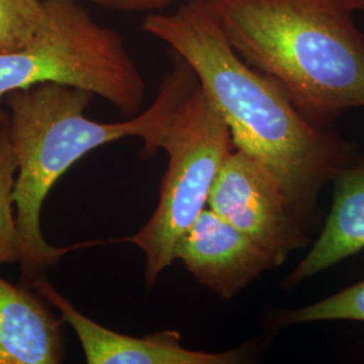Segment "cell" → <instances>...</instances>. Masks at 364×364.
Returning <instances> with one entry per match:
<instances>
[{
  "instance_id": "6da1fadb",
  "label": "cell",
  "mask_w": 364,
  "mask_h": 364,
  "mask_svg": "<svg viewBox=\"0 0 364 364\" xmlns=\"http://www.w3.org/2000/svg\"><path fill=\"white\" fill-rule=\"evenodd\" d=\"M144 30L192 68L231 131L235 147L273 173L309 225L323 186L358 156L355 144L313 124L277 81L242 60L208 0H186L173 14H151Z\"/></svg>"
},
{
  "instance_id": "7a4b0ae2",
  "label": "cell",
  "mask_w": 364,
  "mask_h": 364,
  "mask_svg": "<svg viewBox=\"0 0 364 364\" xmlns=\"http://www.w3.org/2000/svg\"><path fill=\"white\" fill-rule=\"evenodd\" d=\"M196 84L192 68L176 55V66L162 78L154 103L117 123L85 117L95 95L80 88L45 82L6 95V127L18 161L14 201L23 242L19 264L28 287L77 247H54L42 235L41 212L55 182L80 158L123 138H142V154L156 156V139Z\"/></svg>"
},
{
  "instance_id": "3957f363",
  "label": "cell",
  "mask_w": 364,
  "mask_h": 364,
  "mask_svg": "<svg viewBox=\"0 0 364 364\" xmlns=\"http://www.w3.org/2000/svg\"><path fill=\"white\" fill-rule=\"evenodd\" d=\"M242 60L329 127L364 107V34L344 0H208Z\"/></svg>"
},
{
  "instance_id": "277c9868",
  "label": "cell",
  "mask_w": 364,
  "mask_h": 364,
  "mask_svg": "<svg viewBox=\"0 0 364 364\" xmlns=\"http://www.w3.org/2000/svg\"><path fill=\"white\" fill-rule=\"evenodd\" d=\"M46 15L23 48L0 53L1 103L10 92L53 82L92 92L124 117L142 112L146 84L115 30L99 25L77 0H43Z\"/></svg>"
},
{
  "instance_id": "5b68a950",
  "label": "cell",
  "mask_w": 364,
  "mask_h": 364,
  "mask_svg": "<svg viewBox=\"0 0 364 364\" xmlns=\"http://www.w3.org/2000/svg\"><path fill=\"white\" fill-rule=\"evenodd\" d=\"M234 147L231 131L197 80L156 141V153L166 151L169 164L156 210L127 239L144 251L147 289L174 262L177 242L208 207L213 183Z\"/></svg>"
},
{
  "instance_id": "8992f818",
  "label": "cell",
  "mask_w": 364,
  "mask_h": 364,
  "mask_svg": "<svg viewBox=\"0 0 364 364\" xmlns=\"http://www.w3.org/2000/svg\"><path fill=\"white\" fill-rule=\"evenodd\" d=\"M208 208L263 248L275 266L308 245V224L282 185L255 156L236 149L213 183Z\"/></svg>"
},
{
  "instance_id": "52a82bcc",
  "label": "cell",
  "mask_w": 364,
  "mask_h": 364,
  "mask_svg": "<svg viewBox=\"0 0 364 364\" xmlns=\"http://www.w3.org/2000/svg\"><path fill=\"white\" fill-rule=\"evenodd\" d=\"M30 287L75 331L88 364H236L248 359L246 347L221 352L186 348L181 344L180 332L170 329L141 338L123 335L78 312L45 277Z\"/></svg>"
},
{
  "instance_id": "ba28073f",
  "label": "cell",
  "mask_w": 364,
  "mask_h": 364,
  "mask_svg": "<svg viewBox=\"0 0 364 364\" xmlns=\"http://www.w3.org/2000/svg\"><path fill=\"white\" fill-rule=\"evenodd\" d=\"M174 260H181L198 284L224 299H234L275 267L258 243L208 207L177 242Z\"/></svg>"
},
{
  "instance_id": "9c48e42d",
  "label": "cell",
  "mask_w": 364,
  "mask_h": 364,
  "mask_svg": "<svg viewBox=\"0 0 364 364\" xmlns=\"http://www.w3.org/2000/svg\"><path fill=\"white\" fill-rule=\"evenodd\" d=\"M332 182L333 201L324 228L287 277V287H296L364 250V156H356Z\"/></svg>"
},
{
  "instance_id": "30bf717a",
  "label": "cell",
  "mask_w": 364,
  "mask_h": 364,
  "mask_svg": "<svg viewBox=\"0 0 364 364\" xmlns=\"http://www.w3.org/2000/svg\"><path fill=\"white\" fill-rule=\"evenodd\" d=\"M63 323L37 296L0 277V364L64 362Z\"/></svg>"
},
{
  "instance_id": "8fae6325",
  "label": "cell",
  "mask_w": 364,
  "mask_h": 364,
  "mask_svg": "<svg viewBox=\"0 0 364 364\" xmlns=\"http://www.w3.org/2000/svg\"><path fill=\"white\" fill-rule=\"evenodd\" d=\"M18 161L6 124L0 127V266L19 263L23 255V242L14 213V188Z\"/></svg>"
},
{
  "instance_id": "7c38bea8",
  "label": "cell",
  "mask_w": 364,
  "mask_h": 364,
  "mask_svg": "<svg viewBox=\"0 0 364 364\" xmlns=\"http://www.w3.org/2000/svg\"><path fill=\"white\" fill-rule=\"evenodd\" d=\"M331 320L364 323V279L318 302L277 314L273 326L285 328Z\"/></svg>"
},
{
  "instance_id": "4fadbf2b",
  "label": "cell",
  "mask_w": 364,
  "mask_h": 364,
  "mask_svg": "<svg viewBox=\"0 0 364 364\" xmlns=\"http://www.w3.org/2000/svg\"><path fill=\"white\" fill-rule=\"evenodd\" d=\"M46 15L43 0H0V53L23 48Z\"/></svg>"
},
{
  "instance_id": "5bb4252c",
  "label": "cell",
  "mask_w": 364,
  "mask_h": 364,
  "mask_svg": "<svg viewBox=\"0 0 364 364\" xmlns=\"http://www.w3.org/2000/svg\"><path fill=\"white\" fill-rule=\"evenodd\" d=\"M92 1L102 7L120 10V11H149V10L164 9L176 0H92Z\"/></svg>"
},
{
  "instance_id": "9a60e30c",
  "label": "cell",
  "mask_w": 364,
  "mask_h": 364,
  "mask_svg": "<svg viewBox=\"0 0 364 364\" xmlns=\"http://www.w3.org/2000/svg\"><path fill=\"white\" fill-rule=\"evenodd\" d=\"M352 11H364V0H344Z\"/></svg>"
}]
</instances>
